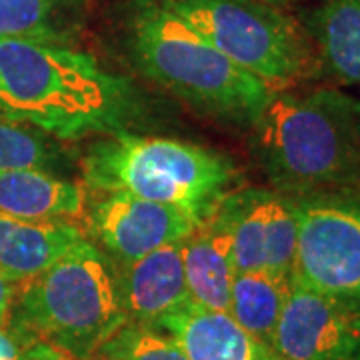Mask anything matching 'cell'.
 <instances>
[{
  "instance_id": "obj_2",
  "label": "cell",
  "mask_w": 360,
  "mask_h": 360,
  "mask_svg": "<svg viewBox=\"0 0 360 360\" xmlns=\"http://www.w3.org/2000/svg\"><path fill=\"white\" fill-rule=\"evenodd\" d=\"M248 144L270 188L288 198L360 191L356 101L336 86L274 90Z\"/></svg>"
},
{
  "instance_id": "obj_7",
  "label": "cell",
  "mask_w": 360,
  "mask_h": 360,
  "mask_svg": "<svg viewBox=\"0 0 360 360\" xmlns=\"http://www.w3.org/2000/svg\"><path fill=\"white\" fill-rule=\"evenodd\" d=\"M298 245L292 278L360 307V191L292 198Z\"/></svg>"
},
{
  "instance_id": "obj_27",
  "label": "cell",
  "mask_w": 360,
  "mask_h": 360,
  "mask_svg": "<svg viewBox=\"0 0 360 360\" xmlns=\"http://www.w3.org/2000/svg\"><path fill=\"white\" fill-rule=\"evenodd\" d=\"M0 118H4V115H2V106H0Z\"/></svg>"
},
{
  "instance_id": "obj_3",
  "label": "cell",
  "mask_w": 360,
  "mask_h": 360,
  "mask_svg": "<svg viewBox=\"0 0 360 360\" xmlns=\"http://www.w3.org/2000/svg\"><path fill=\"white\" fill-rule=\"evenodd\" d=\"M116 22L132 68L202 115L248 129L274 92L214 49L165 0H122Z\"/></svg>"
},
{
  "instance_id": "obj_18",
  "label": "cell",
  "mask_w": 360,
  "mask_h": 360,
  "mask_svg": "<svg viewBox=\"0 0 360 360\" xmlns=\"http://www.w3.org/2000/svg\"><path fill=\"white\" fill-rule=\"evenodd\" d=\"M292 288V274L246 270L236 272L232 281L229 314L246 333L272 347L284 302Z\"/></svg>"
},
{
  "instance_id": "obj_4",
  "label": "cell",
  "mask_w": 360,
  "mask_h": 360,
  "mask_svg": "<svg viewBox=\"0 0 360 360\" xmlns=\"http://www.w3.org/2000/svg\"><path fill=\"white\" fill-rule=\"evenodd\" d=\"M127 322L116 262L82 236L54 264L22 283L8 328L20 347L40 340L94 360Z\"/></svg>"
},
{
  "instance_id": "obj_23",
  "label": "cell",
  "mask_w": 360,
  "mask_h": 360,
  "mask_svg": "<svg viewBox=\"0 0 360 360\" xmlns=\"http://www.w3.org/2000/svg\"><path fill=\"white\" fill-rule=\"evenodd\" d=\"M0 360H25L20 342L6 328H0Z\"/></svg>"
},
{
  "instance_id": "obj_13",
  "label": "cell",
  "mask_w": 360,
  "mask_h": 360,
  "mask_svg": "<svg viewBox=\"0 0 360 360\" xmlns=\"http://www.w3.org/2000/svg\"><path fill=\"white\" fill-rule=\"evenodd\" d=\"M333 86L360 84V0H321L298 16Z\"/></svg>"
},
{
  "instance_id": "obj_15",
  "label": "cell",
  "mask_w": 360,
  "mask_h": 360,
  "mask_svg": "<svg viewBox=\"0 0 360 360\" xmlns=\"http://www.w3.org/2000/svg\"><path fill=\"white\" fill-rule=\"evenodd\" d=\"M84 188L44 168L0 172V214L22 220H72L84 214Z\"/></svg>"
},
{
  "instance_id": "obj_26",
  "label": "cell",
  "mask_w": 360,
  "mask_h": 360,
  "mask_svg": "<svg viewBox=\"0 0 360 360\" xmlns=\"http://www.w3.org/2000/svg\"><path fill=\"white\" fill-rule=\"evenodd\" d=\"M356 110H359V124H360V101H356Z\"/></svg>"
},
{
  "instance_id": "obj_21",
  "label": "cell",
  "mask_w": 360,
  "mask_h": 360,
  "mask_svg": "<svg viewBox=\"0 0 360 360\" xmlns=\"http://www.w3.org/2000/svg\"><path fill=\"white\" fill-rule=\"evenodd\" d=\"M22 350H25V360H84L72 356V354H68L60 348L52 347V345L40 342V340L28 342V345L22 347Z\"/></svg>"
},
{
  "instance_id": "obj_8",
  "label": "cell",
  "mask_w": 360,
  "mask_h": 360,
  "mask_svg": "<svg viewBox=\"0 0 360 360\" xmlns=\"http://www.w3.org/2000/svg\"><path fill=\"white\" fill-rule=\"evenodd\" d=\"M208 222L229 234L236 272L292 274L298 245L292 198L270 186H238L220 200Z\"/></svg>"
},
{
  "instance_id": "obj_12",
  "label": "cell",
  "mask_w": 360,
  "mask_h": 360,
  "mask_svg": "<svg viewBox=\"0 0 360 360\" xmlns=\"http://www.w3.org/2000/svg\"><path fill=\"white\" fill-rule=\"evenodd\" d=\"M170 335L188 360H281L274 348L246 333L229 312L188 302L155 324Z\"/></svg>"
},
{
  "instance_id": "obj_24",
  "label": "cell",
  "mask_w": 360,
  "mask_h": 360,
  "mask_svg": "<svg viewBox=\"0 0 360 360\" xmlns=\"http://www.w3.org/2000/svg\"><path fill=\"white\" fill-rule=\"evenodd\" d=\"M269 2H274V4H278V6H284V8H292L296 2H300V0H269Z\"/></svg>"
},
{
  "instance_id": "obj_10",
  "label": "cell",
  "mask_w": 360,
  "mask_h": 360,
  "mask_svg": "<svg viewBox=\"0 0 360 360\" xmlns=\"http://www.w3.org/2000/svg\"><path fill=\"white\" fill-rule=\"evenodd\" d=\"M272 348L281 360H348L360 348V307L292 278Z\"/></svg>"
},
{
  "instance_id": "obj_20",
  "label": "cell",
  "mask_w": 360,
  "mask_h": 360,
  "mask_svg": "<svg viewBox=\"0 0 360 360\" xmlns=\"http://www.w3.org/2000/svg\"><path fill=\"white\" fill-rule=\"evenodd\" d=\"M94 359L98 360H188L186 352L167 333L155 326L127 322L106 340Z\"/></svg>"
},
{
  "instance_id": "obj_6",
  "label": "cell",
  "mask_w": 360,
  "mask_h": 360,
  "mask_svg": "<svg viewBox=\"0 0 360 360\" xmlns=\"http://www.w3.org/2000/svg\"><path fill=\"white\" fill-rule=\"evenodd\" d=\"M234 65L270 90L319 80V60L292 8L269 0H165Z\"/></svg>"
},
{
  "instance_id": "obj_25",
  "label": "cell",
  "mask_w": 360,
  "mask_h": 360,
  "mask_svg": "<svg viewBox=\"0 0 360 360\" xmlns=\"http://www.w3.org/2000/svg\"><path fill=\"white\" fill-rule=\"evenodd\" d=\"M348 360H360V348L359 350H356V352H354V354H352V356H350V359Z\"/></svg>"
},
{
  "instance_id": "obj_1",
  "label": "cell",
  "mask_w": 360,
  "mask_h": 360,
  "mask_svg": "<svg viewBox=\"0 0 360 360\" xmlns=\"http://www.w3.org/2000/svg\"><path fill=\"white\" fill-rule=\"evenodd\" d=\"M0 106L4 118L54 141L127 132L142 116L134 82L94 54L25 39H0Z\"/></svg>"
},
{
  "instance_id": "obj_11",
  "label": "cell",
  "mask_w": 360,
  "mask_h": 360,
  "mask_svg": "<svg viewBox=\"0 0 360 360\" xmlns=\"http://www.w3.org/2000/svg\"><path fill=\"white\" fill-rule=\"evenodd\" d=\"M116 266L129 322L155 326L191 302L182 243L160 246L139 260Z\"/></svg>"
},
{
  "instance_id": "obj_22",
  "label": "cell",
  "mask_w": 360,
  "mask_h": 360,
  "mask_svg": "<svg viewBox=\"0 0 360 360\" xmlns=\"http://www.w3.org/2000/svg\"><path fill=\"white\" fill-rule=\"evenodd\" d=\"M14 296H16L14 283H11L0 272V328H6V330H8V322H11V314H13Z\"/></svg>"
},
{
  "instance_id": "obj_16",
  "label": "cell",
  "mask_w": 360,
  "mask_h": 360,
  "mask_svg": "<svg viewBox=\"0 0 360 360\" xmlns=\"http://www.w3.org/2000/svg\"><path fill=\"white\" fill-rule=\"evenodd\" d=\"M89 18L90 0H0V39L78 46Z\"/></svg>"
},
{
  "instance_id": "obj_14",
  "label": "cell",
  "mask_w": 360,
  "mask_h": 360,
  "mask_svg": "<svg viewBox=\"0 0 360 360\" xmlns=\"http://www.w3.org/2000/svg\"><path fill=\"white\" fill-rule=\"evenodd\" d=\"M86 232L72 220H22L0 214V272L14 284L54 264Z\"/></svg>"
},
{
  "instance_id": "obj_5",
  "label": "cell",
  "mask_w": 360,
  "mask_h": 360,
  "mask_svg": "<svg viewBox=\"0 0 360 360\" xmlns=\"http://www.w3.org/2000/svg\"><path fill=\"white\" fill-rule=\"evenodd\" d=\"M84 184L96 193L136 194L176 206L200 226L232 193L240 172L229 156L167 136L108 134L92 142L80 162Z\"/></svg>"
},
{
  "instance_id": "obj_19",
  "label": "cell",
  "mask_w": 360,
  "mask_h": 360,
  "mask_svg": "<svg viewBox=\"0 0 360 360\" xmlns=\"http://www.w3.org/2000/svg\"><path fill=\"white\" fill-rule=\"evenodd\" d=\"M63 158V150L40 130L0 118V172L13 168L51 170Z\"/></svg>"
},
{
  "instance_id": "obj_17",
  "label": "cell",
  "mask_w": 360,
  "mask_h": 360,
  "mask_svg": "<svg viewBox=\"0 0 360 360\" xmlns=\"http://www.w3.org/2000/svg\"><path fill=\"white\" fill-rule=\"evenodd\" d=\"M182 260L191 302L202 309L229 312L236 274L229 234L206 222L182 240Z\"/></svg>"
},
{
  "instance_id": "obj_9",
  "label": "cell",
  "mask_w": 360,
  "mask_h": 360,
  "mask_svg": "<svg viewBox=\"0 0 360 360\" xmlns=\"http://www.w3.org/2000/svg\"><path fill=\"white\" fill-rule=\"evenodd\" d=\"M92 243L116 264L139 260L156 248L186 240L200 224L182 208L136 194L103 193L84 206Z\"/></svg>"
}]
</instances>
